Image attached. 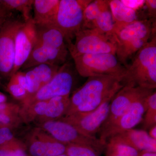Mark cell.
<instances>
[{"label":"cell","instance_id":"1","mask_svg":"<svg viewBox=\"0 0 156 156\" xmlns=\"http://www.w3.org/2000/svg\"><path fill=\"white\" fill-rule=\"evenodd\" d=\"M124 80L123 77L111 76L88 78L70 98L66 116L94 110L105 101L111 100L125 86Z\"/></svg>","mask_w":156,"mask_h":156},{"label":"cell","instance_id":"2","mask_svg":"<svg viewBox=\"0 0 156 156\" xmlns=\"http://www.w3.org/2000/svg\"><path fill=\"white\" fill-rule=\"evenodd\" d=\"M156 23L149 20L139 19L115 34L116 56L125 67L128 60L156 36Z\"/></svg>","mask_w":156,"mask_h":156},{"label":"cell","instance_id":"3","mask_svg":"<svg viewBox=\"0 0 156 156\" xmlns=\"http://www.w3.org/2000/svg\"><path fill=\"white\" fill-rule=\"evenodd\" d=\"M125 85L148 89L156 88V36L133 56L131 64L126 67Z\"/></svg>","mask_w":156,"mask_h":156},{"label":"cell","instance_id":"4","mask_svg":"<svg viewBox=\"0 0 156 156\" xmlns=\"http://www.w3.org/2000/svg\"><path fill=\"white\" fill-rule=\"evenodd\" d=\"M76 70L83 77L111 76L124 77L126 67L115 54H86L73 58Z\"/></svg>","mask_w":156,"mask_h":156},{"label":"cell","instance_id":"5","mask_svg":"<svg viewBox=\"0 0 156 156\" xmlns=\"http://www.w3.org/2000/svg\"><path fill=\"white\" fill-rule=\"evenodd\" d=\"M75 39L74 43L67 47L72 58L86 54H116L114 36H109L96 29H81L76 34Z\"/></svg>","mask_w":156,"mask_h":156},{"label":"cell","instance_id":"6","mask_svg":"<svg viewBox=\"0 0 156 156\" xmlns=\"http://www.w3.org/2000/svg\"><path fill=\"white\" fill-rule=\"evenodd\" d=\"M89 0H60L53 25L64 36L67 47L83 27L84 9Z\"/></svg>","mask_w":156,"mask_h":156},{"label":"cell","instance_id":"7","mask_svg":"<svg viewBox=\"0 0 156 156\" xmlns=\"http://www.w3.org/2000/svg\"><path fill=\"white\" fill-rule=\"evenodd\" d=\"M44 127L57 141L64 144H82L95 150L101 149L106 146V143L100 138L85 134L63 121H49L45 123Z\"/></svg>","mask_w":156,"mask_h":156},{"label":"cell","instance_id":"8","mask_svg":"<svg viewBox=\"0 0 156 156\" xmlns=\"http://www.w3.org/2000/svg\"><path fill=\"white\" fill-rule=\"evenodd\" d=\"M24 21L11 17L6 19L0 29V74L11 76L15 59V39Z\"/></svg>","mask_w":156,"mask_h":156},{"label":"cell","instance_id":"9","mask_svg":"<svg viewBox=\"0 0 156 156\" xmlns=\"http://www.w3.org/2000/svg\"><path fill=\"white\" fill-rule=\"evenodd\" d=\"M74 68L69 62L62 65L53 79L31 95L33 100L41 101L58 96H69L74 82Z\"/></svg>","mask_w":156,"mask_h":156},{"label":"cell","instance_id":"10","mask_svg":"<svg viewBox=\"0 0 156 156\" xmlns=\"http://www.w3.org/2000/svg\"><path fill=\"white\" fill-rule=\"evenodd\" d=\"M147 96L132 105L128 110L111 122L103 126L99 138L107 143V140L113 136L134 129L143 119Z\"/></svg>","mask_w":156,"mask_h":156},{"label":"cell","instance_id":"11","mask_svg":"<svg viewBox=\"0 0 156 156\" xmlns=\"http://www.w3.org/2000/svg\"><path fill=\"white\" fill-rule=\"evenodd\" d=\"M111 101H105L94 110L75 113L66 116L62 121L85 134L95 136L107 119Z\"/></svg>","mask_w":156,"mask_h":156},{"label":"cell","instance_id":"12","mask_svg":"<svg viewBox=\"0 0 156 156\" xmlns=\"http://www.w3.org/2000/svg\"><path fill=\"white\" fill-rule=\"evenodd\" d=\"M154 91V89L125 85L111 101L108 117L103 126L111 122L128 110L132 105L146 97Z\"/></svg>","mask_w":156,"mask_h":156},{"label":"cell","instance_id":"13","mask_svg":"<svg viewBox=\"0 0 156 156\" xmlns=\"http://www.w3.org/2000/svg\"><path fill=\"white\" fill-rule=\"evenodd\" d=\"M37 41L36 25L33 17L24 21L15 39V59L11 76L17 72L30 56Z\"/></svg>","mask_w":156,"mask_h":156},{"label":"cell","instance_id":"14","mask_svg":"<svg viewBox=\"0 0 156 156\" xmlns=\"http://www.w3.org/2000/svg\"><path fill=\"white\" fill-rule=\"evenodd\" d=\"M68 49H56L36 43L28 59L21 67L24 70L42 64L61 66L67 62Z\"/></svg>","mask_w":156,"mask_h":156},{"label":"cell","instance_id":"15","mask_svg":"<svg viewBox=\"0 0 156 156\" xmlns=\"http://www.w3.org/2000/svg\"><path fill=\"white\" fill-rule=\"evenodd\" d=\"M60 66L42 64L24 70L23 72L27 80L28 94L33 95L50 82L55 76Z\"/></svg>","mask_w":156,"mask_h":156},{"label":"cell","instance_id":"16","mask_svg":"<svg viewBox=\"0 0 156 156\" xmlns=\"http://www.w3.org/2000/svg\"><path fill=\"white\" fill-rule=\"evenodd\" d=\"M110 139L130 146L138 151L156 152V140L151 138L144 130L130 129Z\"/></svg>","mask_w":156,"mask_h":156},{"label":"cell","instance_id":"17","mask_svg":"<svg viewBox=\"0 0 156 156\" xmlns=\"http://www.w3.org/2000/svg\"><path fill=\"white\" fill-rule=\"evenodd\" d=\"M69 105V95L58 96L48 100L38 101L34 110L37 114L56 119L66 113Z\"/></svg>","mask_w":156,"mask_h":156},{"label":"cell","instance_id":"18","mask_svg":"<svg viewBox=\"0 0 156 156\" xmlns=\"http://www.w3.org/2000/svg\"><path fill=\"white\" fill-rule=\"evenodd\" d=\"M60 0H34L32 17L37 26L53 25Z\"/></svg>","mask_w":156,"mask_h":156},{"label":"cell","instance_id":"19","mask_svg":"<svg viewBox=\"0 0 156 156\" xmlns=\"http://www.w3.org/2000/svg\"><path fill=\"white\" fill-rule=\"evenodd\" d=\"M114 23L115 34L138 20L137 11L128 8L121 0L108 1Z\"/></svg>","mask_w":156,"mask_h":156},{"label":"cell","instance_id":"20","mask_svg":"<svg viewBox=\"0 0 156 156\" xmlns=\"http://www.w3.org/2000/svg\"><path fill=\"white\" fill-rule=\"evenodd\" d=\"M36 44L56 49H68L64 36L55 26L36 25Z\"/></svg>","mask_w":156,"mask_h":156},{"label":"cell","instance_id":"21","mask_svg":"<svg viewBox=\"0 0 156 156\" xmlns=\"http://www.w3.org/2000/svg\"><path fill=\"white\" fill-rule=\"evenodd\" d=\"M30 152L32 156H57L65 154V144L59 141H36L31 145Z\"/></svg>","mask_w":156,"mask_h":156},{"label":"cell","instance_id":"22","mask_svg":"<svg viewBox=\"0 0 156 156\" xmlns=\"http://www.w3.org/2000/svg\"><path fill=\"white\" fill-rule=\"evenodd\" d=\"M34 0H2L1 5L8 14L16 11L22 14L24 21L32 18L30 14Z\"/></svg>","mask_w":156,"mask_h":156},{"label":"cell","instance_id":"23","mask_svg":"<svg viewBox=\"0 0 156 156\" xmlns=\"http://www.w3.org/2000/svg\"><path fill=\"white\" fill-rule=\"evenodd\" d=\"M109 7L108 1H92L84 9L83 21L82 29L91 28L92 23L101 11Z\"/></svg>","mask_w":156,"mask_h":156},{"label":"cell","instance_id":"24","mask_svg":"<svg viewBox=\"0 0 156 156\" xmlns=\"http://www.w3.org/2000/svg\"><path fill=\"white\" fill-rule=\"evenodd\" d=\"M91 28L96 29L109 36H114V23L109 7L101 11L92 23Z\"/></svg>","mask_w":156,"mask_h":156},{"label":"cell","instance_id":"25","mask_svg":"<svg viewBox=\"0 0 156 156\" xmlns=\"http://www.w3.org/2000/svg\"><path fill=\"white\" fill-rule=\"evenodd\" d=\"M144 125L148 129L156 125V92L151 93L147 98V108L144 115Z\"/></svg>","mask_w":156,"mask_h":156},{"label":"cell","instance_id":"26","mask_svg":"<svg viewBox=\"0 0 156 156\" xmlns=\"http://www.w3.org/2000/svg\"><path fill=\"white\" fill-rule=\"evenodd\" d=\"M106 146L107 149L121 156H138L139 151L130 146L110 139Z\"/></svg>","mask_w":156,"mask_h":156},{"label":"cell","instance_id":"27","mask_svg":"<svg viewBox=\"0 0 156 156\" xmlns=\"http://www.w3.org/2000/svg\"><path fill=\"white\" fill-rule=\"evenodd\" d=\"M67 144L66 151L67 156H97L95 150L88 146L73 144Z\"/></svg>","mask_w":156,"mask_h":156},{"label":"cell","instance_id":"28","mask_svg":"<svg viewBox=\"0 0 156 156\" xmlns=\"http://www.w3.org/2000/svg\"><path fill=\"white\" fill-rule=\"evenodd\" d=\"M11 81L8 85V89L11 95L17 98L25 97L28 93L18 83L14 76H11Z\"/></svg>","mask_w":156,"mask_h":156},{"label":"cell","instance_id":"29","mask_svg":"<svg viewBox=\"0 0 156 156\" xmlns=\"http://www.w3.org/2000/svg\"><path fill=\"white\" fill-rule=\"evenodd\" d=\"M144 6L146 8L148 20L152 22L156 23V0H145Z\"/></svg>","mask_w":156,"mask_h":156},{"label":"cell","instance_id":"30","mask_svg":"<svg viewBox=\"0 0 156 156\" xmlns=\"http://www.w3.org/2000/svg\"><path fill=\"white\" fill-rule=\"evenodd\" d=\"M0 156H27L24 151L20 148L3 147L0 148Z\"/></svg>","mask_w":156,"mask_h":156},{"label":"cell","instance_id":"31","mask_svg":"<svg viewBox=\"0 0 156 156\" xmlns=\"http://www.w3.org/2000/svg\"><path fill=\"white\" fill-rule=\"evenodd\" d=\"M128 8L137 11L144 6L145 0H121Z\"/></svg>","mask_w":156,"mask_h":156},{"label":"cell","instance_id":"32","mask_svg":"<svg viewBox=\"0 0 156 156\" xmlns=\"http://www.w3.org/2000/svg\"><path fill=\"white\" fill-rule=\"evenodd\" d=\"M13 134L8 128H0V145L5 143L13 138Z\"/></svg>","mask_w":156,"mask_h":156},{"label":"cell","instance_id":"33","mask_svg":"<svg viewBox=\"0 0 156 156\" xmlns=\"http://www.w3.org/2000/svg\"><path fill=\"white\" fill-rule=\"evenodd\" d=\"M7 107L5 104H0V124L6 125L11 122V119L5 112Z\"/></svg>","mask_w":156,"mask_h":156},{"label":"cell","instance_id":"34","mask_svg":"<svg viewBox=\"0 0 156 156\" xmlns=\"http://www.w3.org/2000/svg\"><path fill=\"white\" fill-rule=\"evenodd\" d=\"M11 17V16L9 15V14L3 9L0 2V29L6 19Z\"/></svg>","mask_w":156,"mask_h":156},{"label":"cell","instance_id":"35","mask_svg":"<svg viewBox=\"0 0 156 156\" xmlns=\"http://www.w3.org/2000/svg\"><path fill=\"white\" fill-rule=\"evenodd\" d=\"M148 134L151 138L156 140V125L150 128Z\"/></svg>","mask_w":156,"mask_h":156},{"label":"cell","instance_id":"36","mask_svg":"<svg viewBox=\"0 0 156 156\" xmlns=\"http://www.w3.org/2000/svg\"><path fill=\"white\" fill-rule=\"evenodd\" d=\"M138 156H156V152L148 151H140Z\"/></svg>","mask_w":156,"mask_h":156},{"label":"cell","instance_id":"37","mask_svg":"<svg viewBox=\"0 0 156 156\" xmlns=\"http://www.w3.org/2000/svg\"><path fill=\"white\" fill-rule=\"evenodd\" d=\"M107 156H121L113 151L107 149Z\"/></svg>","mask_w":156,"mask_h":156},{"label":"cell","instance_id":"38","mask_svg":"<svg viewBox=\"0 0 156 156\" xmlns=\"http://www.w3.org/2000/svg\"><path fill=\"white\" fill-rule=\"evenodd\" d=\"M6 100V96L0 92V104L4 103Z\"/></svg>","mask_w":156,"mask_h":156},{"label":"cell","instance_id":"39","mask_svg":"<svg viewBox=\"0 0 156 156\" xmlns=\"http://www.w3.org/2000/svg\"><path fill=\"white\" fill-rule=\"evenodd\" d=\"M57 156H67V155L66 154H62L60 155H58Z\"/></svg>","mask_w":156,"mask_h":156}]
</instances>
